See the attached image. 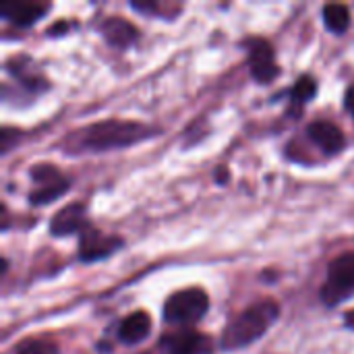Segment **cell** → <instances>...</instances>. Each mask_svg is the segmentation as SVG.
<instances>
[{
  "label": "cell",
  "instance_id": "6da1fadb",
  "mask_svg": "<svg viewBox=\"0 0 354 354\" xmlns=\"http://www.w3.org/2000/svg\"><path fill=\"white\" fill-rule=\"evenodd\" d=\"M162 133L160 127L131 120V118H104L81 129H75L62 137L58 143L62 153L68 156H89V153H108L116 149H127L139 143H145Z\"/></svg>",
  "mask_w": 354,
  "mask_h": 354
},
{
  "label": "cell",
  "instance_id": "7a4b0ae2",
  "mask_svg": "<svg viewBox=\"0 0 354 354\" xmlns=\"http://www.w3.org/2000/svg\"><path fill=\"white\" fill-rule=\"evenodd\" d=\"M282 315V307L274 299H261L251 303L243 309L236 317H232L222 334H220V351L222 353H239L249 348L251 344L259 342L278 322Z\"/></svg>",
  "mask_w": 354,
  "mask_h": 354
},
{
  "label": "cell",
  "instance_id": "3957f363",
  "mask_svg": "<svg viewBox=\"0 0 354 354\" xmlns=\"http://www.w3.org/2000/svg\"><path fill=\"white\" fill-rule=\"evenodd\" d=\"M209 295L199 286L172 292L162 307V322L176 330H191L203 322L209 311Z\"/></svg>",
  "mask_w": 354,
  "mask_h": 354
},
{
  "label": "cell",
  "instance_id": "277c9868",
  "mask_svg": "<svg viewBox=\"0 0 354 354\" xmlns=\"http://www.w3.org/2000/svg\"><path fill=\"white\" fill-rule=\"evenodd\" d=\"M351 299H354V251H344L328 263L319 301L328 309H336Z\"/></svg>",
  "mask_w": 354,
  "mask_h": 354
},
{
  "label": "cell",
  "instance_id": "5b68a950",
  "mask_svg": "<svg viewBox=\"0 0 354 354\" xmlns=\"http://www.w3.org/2000/svg\"><path fill=\"white\" fill-rule=\"evenodd\" d=\"M29 178H31L33 189L29 191L27 201L33 207H46V205L54 203L56 199L64 197L73 187L71 176L66 172H62L58 166L48 164V162L31 164Z\"/></svg>",
  "mask_w": 354,
  "mask_h": 354
},
{
  "label": "cell",
  "instance_id": "8992f818",
  "mask_svg": "<svg viewBox=\"0 0 354 354\" xmlns=\"http://www.w3.org/2000/svg\"><path fill=\"white\" fill-rule=\"evenodd\" d=\"M77 239H79L77 259L81 263H85V266L97 263V261H106L112 255H116L118 251H122V247H124V239L122 236L104 232V230L95 228L93 224H89Z\"/></svg>",
  "mask_w": 354,
  "mask_h": 354
},
{
  "label": "cell",
  "instance_id": "52a82bcc",
  "mask_svg": "<svg viewBox=\"0 0 354 354\" xmlns=\"http://www.w3.org/2000/svg\"><path fill=\"white\" fill-rule=\"evenodd\" d=\"M249 56V71L257 83H272L280 77L276 50L266 37H247L243 41Z\"/></svg>",
  "mask_w": 354,
  "mask_h": 354
},
{
  "label": "cell",
  "instance_id": "ba28073f",
  "mask_svg": "<svg viewBox=\"0 0 354 354\" xmlns=\"http://www.w3.org/2000/svg\"><path fill=\"white\" fill-rule=\"evenodd\" d=\"M158 348L162 351V354H214L216 342L212 340V336L191 328L166 332L160 338Z\"/></svg>",
  "mask_w": 354,
  "mask_h": 354
},
{
  "label": "cell",
  "instance_id": "9c48e42d",
  "mask_svg": "<svg viewBox=\"0 0 354 354\" xmlns=\"http://www.w3.org/2000/svg\"><path fill=\"white\" fill-rule=\"evenodd\" d=\"M89 218H87V203L85 201H71L66 205H62L50 220L48 224V232L54 239H64V236H79L87 226H89Z\"/></svg>",
  "mask_w": 354,
  "mask_h": 354
},
{
  "label": "cell",
  "instance_id": "30bf717a",
  "mask_svg": "<svg viewBox=\"0 0 354 354\" xmlns=\"http://www.w3.org/2000/svg\"><path fill=\"white\" fill-rule=\"evenodd\" d=\"M305 135L317 147V151H322L328 158H334V156L342 153L344 147H346V137H344L342 129L332 120L322 118V120L309 122Z\"/></svg>",
  "mask_w": 354,
  "mask_h": 354
},
{
  "label": "cell",
  "instance_id": "8fae6325",
  "mask_svg": "<svg viewBox=\"0 0 354 354\" xmlns=\"http://www.w3.org/2000/svg\"><path fill=\"white\" fill-rule=\"evenodd\" d=\"M100 33L104 37V41L114 48V50H129L133 46H137L141 33L139 29L124 17L120 15H110L100 23Z\"/></svg>",
  "mask_w": 354,
  "mask_h": 354
},
{
  "label": "cell",
  "instance_id": "7c38bea8",
  "mask_svg": "<svg viewBox=\"0 0 354 354\" xmlns=\"http://www.w3.org/2000/svg\"><path fill=\"white\" fill-rule=\"evenodd\" d=\"M151 334V317L145 311H133L118 322L116 340L124 346H137L145 342Z\"/></svg>",
  "mask_w": 354,
  "mask_h": 354
},
{
  "label": "cell",
  "instance_id": "4fadbf2b",
  "mask_svg": "<svg viewBox=\"0 0 354 354\" xmlns=\"http://www.w3.org/2000/svg\"><path fill=\"white\" fill-rule=\"evenodd\" d=\"M50 8L52 4L48 2H12V4H4L0 15L4 21L12 23L15 27L27 29L33 27L37 21H41Z\"/></svg>",
  "mask_w": 354,
  "mask_h": 354
},
{
  "label": "cell",
  "instance_id": "5bb4252c",
  "mask_svg": "<svg viewBox=\"0 0 354 354\" xmlns=\"http://www.w3.org/2000/svg\"><path fill=\"white\" fill-rule=\"evenodd\" d=\"M6 71L15 77V81L21 85V87H25L27 91H31L33 95L35 93H41V91H46L50 85H48V81L33 68V62L31 60H27L25 56H15V58H10V60H6Z\"/></svg>",
  "mask_w": 354,
  "mask_h": 354
},
{
  "label": "cell",
  "instance_id": "9a60e30c",
  "mask_svg": "<svg viewBox=\"0 0 354 354\" xmlns=\"http://www.w3.org/2000/svg\"><path fill=\"white\" fill-rule=\"evenodd\" d=\"M322 19H324V25L330 33L334 35H342L351 29V23H353V17H351V8L346 4H326L324 10H322Z\"/></svg>",
  "mask_w": 354,
  "mask_h": 354
},
{
  "label": "cell",
  "instance_id": "2e32d148",
  "mask_svg": "<svg viewBox=\"0 0 354 354\" xmlns=\"http://www.w3.org/2000/svg\"><path fill=\"white\" fill-rule=\"evenodd\" d=\"M131 8L143 17H153V19H170L174 21L180 10L183 4L178 2H158V0H145V2H131Z\"/></svg>",
  "mask_w": 354,
  "mask_h": 354
},
{
  "label": "cell",
  "instance_id": "e0dca14e",
  "mask_svg": "<svg viewBox=\"0 0 354 354\" xmlns=\"http://www.w3.org/2000/svg\"><path fill=\"white\" fill-rule=\"evenodd\" d=\"M317 81L311 75H301L292 87L288 89V100H290V108L292 110H301L305 104H309L315 95H317Z\"/></svg>",
  "mask_w": 354,
  "mask_h": 354
},
{
  "label": "cell",
  "instance_id": "ac0fdd59",
  "mask_svg": "<svg viewBox=\"0 0 354 354\" xmlns=\"http://www.w3.org/2000/svg\"><path fill=\"white\" fill-rule=\"evenodd\" d=\"M12 354H60V348L48 338H29L17 344Z\"/></svg>",
  "mask_w": 354,
  "mask_h": 354
},
{
  "label": "cell",
  "instance_id": "d6986e66",
  "mask_svg": "<svg viewBox=\"0 0 354 354\" xmlns=\"http://www.w3.org/2000/svg\"><path fill=\"white\" fill-rule=\"evenodd\" d=\"M23 137V131L19 129H10V127H4L2 133H0V149H2V156H6L8 151H12L15 143H19Z\"/></svg>",
  "mask_w": 354,
  "mask_h": 354
},
{
  "label": "cell",
  "instance_id": "ffe728a7",
  "mask_svg": "<svg viewBox=\"0 0 354 354\" xmlns=\"http://www.w3.org/2000/svg\"><path fill=\"white\" fill-rule=\"evenodd\" d=\"M344 108L354 120V83L351 87H346V91H344Z\"/></svg>",
  "mask_w": 354,
  "mask_h": 354
},
{
  "label": "cell",
  "instance_id": "44dd1931",
  "mask_svg": "<svg viewBox=\"0 0 354 354\" xmlns=\"http://www.w3.org/2000/svg\"><path fill=\"white\" fill-rule=\"evenodd\" d=\"M342 324H344V328H346V330L354 332V309H351V311H346V313H344Z\"/></svg>",
  "mask_w": 354,
  "mask_h": 354
},
{
  "label": "cell",
  "instance_id": "7402d4cb",
  "mask_svg": "<svg viewBox=\"0 0 354 354\" xmlns=\"http://www.w3.org/2000/svg\"><path fill=\"white\" fill-rule=\"evenodd\" d=\"M226 176H228V174H226V170H224V168H220V172H218V183H220V185H224Z\"/></svg>",
  "mask_w": 354,
  "mask_h": 354
}]
</instances>
